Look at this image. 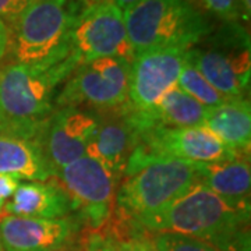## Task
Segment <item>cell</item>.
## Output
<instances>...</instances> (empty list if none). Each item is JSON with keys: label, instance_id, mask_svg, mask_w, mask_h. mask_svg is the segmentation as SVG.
Returning <instances> with one entry per match:
<instances>
[{"label": "cell", "instance_id": "6da1fadb", "mask_svg": "<svg viewBox=\"0 0 251 251\" xmlns=\"http://www.w3.org/2000/svg\"><path fill=\"white\" fill-rule=\"evenodd\" d=\"M251 208L236 206L196 183L158 214L135 222L150 233H179L219 251H250Z\"/></svg>", "mask_w": 251, "mask_h": 251}, {"label": "cell", "instance_id": "7a4b0ae2", "mask_svg": "<svg viewBox=\"0 0 251 251\" xmlns=\"http://www.w3.org/2000/svg\"><path fill=\"white\" fill-rule=\"evenodd\" d=\"M75 69L69 56L53 66L13 62L0 67V135L42 143L46 123L56 110V88Z\"/></svg>", "mask_w": 251, "mask_h": 251}, {"label": "cell", "instance_id": "3957f363", "mask_svg": "<svg viewBox=\"0 0 251 251\" xmlns=\"http://www.w3.org/2000/svg\"><path fill=\"white\" fill-rule=\"evenodd\" d=\"M122 179L116 204L135 224L158 214L198 183L197 165L133 151Z\"/></svg>", "mask_w": 251, "mask_h": 251}, {"label": "cell", "instance_id": "277c9868", "mask_svg": "<svg viewBox=\"0 0 251 251\" xmlns=\"http://www.w3.org/2000/svg\"><path fill=\"white\" fill-rule=\"evenodd\" d=\"M123 14L135 56L158 49L188 50L214 29L190 0H140Z\"/></svg>", "mask_w": 251, "mask_h": 251}, {"label": "cell", "instance_id": "5b68a950", "mask_svg": "<svg viewBox=\"0 0 251 251\" xmlns=\"http://www.w3.org/2000/svg\"><path fill=\"white\" fill-rule=\"evenodd\" d=\"M91 3L90 0H35L10 28L14 62L53 66L64 60L69 56L73 28Z\"/></svg>", "mask_w": 251, "mask_h": 251}, {"label": "cell", "instance_id": "8992f818", "mask_svg": "<svg viewBox=\"0 0 251 251\" xmlns=\"http://www.w3.org/2000/svg\"><path fill=\"white\" fill-rule=\"evenodd\" d=\"M188 60L226 98L249 94L251 77L250 35L242 23H224L188 49Z\"/></svg>", "mask_w": 251, "mask_h": 251}, {"label": "cell", "instance_id": "52a82bcc", "mask_svg": "<svg viewBox=\"0 0 251 251\" xmlns=\"http://www.w3.org/2000/svg\"><path fill=\"white\" fill-rule=\"evenodd\" d=\"M134 56L123 11L112 0L91 3L70 35L69 57L72 62L80 67L100 57H120L133 62Z\"/></svg>", "mask_w": 251, "mask_h": 251}, {"label": "cell", "instance_id": "ba28073f", "mask_svg": "<svg viewBox=\"0 0 251 251\" xmlns=\"http://www.w3.org/2000/svg\"><path fill=\"white\" fill-rule=\"evenodd\" d=\"M130 63L120 57H100L77 67L54 98L56 109L90 106L113 110L128 100Z\"/></svg>", "mask_w": 251, "mask_h": 251}, {"label": "cell", "instance_id": "9c48e42d", "mask_svg": "<svg viewBox=\"0 0 251 251\" xmlns=\"http://www.w3.org/2000/svg\"><path fill=\"white\" fill-rule=\"evenodd\" d=\"M57 183L87 225L99 229L109 219L120 179L88 155L54 173Z\"/></svg>", "mask_w": 251, "mask_h": 251}, {"label": "cell", "instance_id": "30bf717a", "mask_svg": "<svg viewBox=\"0 0 251 251\" xmlns=\"http://www.w3.org/2000/svg\"><path fill=\"white\" fill-rule=\"evenodd\" d=\"M135 152L190 163H214L247 158L227 148L206 127H153L140 133Z\"/></svg>", "mask_w": 251, "mask_h": 251}, {"label": "cell", "instance_id": "8fae6325", "mask_svg": "<svg viewBox=\"0 0 251 251\" xmlns=\"http://www.w3.org/2000/svg\"><path fill=\"white\" fill-rule=\"evenodd\" d=\"M187 50L158 49L135 56L130 63L127 108L145 112L153 108L168 91L177 85Z\"/></svg>", "mask_w": 251, "mask_h": 251}, {"label": "cell", "instance_id": "7c38bea8", "mask_svg": "<svg viewBox=\"0 0 251 251\" xmlns=\"http://www.w3.org/2000/svg\"><path fill=\"white\" fill-rule=\"evenodd\" d=\"M98 115L81 108H59L48 120L42 150L53 173L80 159L97 131Z\"/></svg>", "mask_w": 251, "mask_h": 251}, {"label": "cell", "instance_id": "4fadbf2b", "mask_svg": "<svg viewBox=\"0 0 251 251\" xmlns=\"http://www.w3.org/2000/svg\"><path fill=\"white\" fill-rule=\"evenodd\" d=\"M75 233L70 218L42 219L0 216V242L3 251H66Z\"/></svg>", "mask_w": 251, "mask_h": 251}, {"label": "cell", "instance_id": "5bb4252c", "mask_svg": "<svg viewBox=\"0 0 251 251\" xmlns=\"http://www.w3.org/2000/svg\"><path fill=\"white\" fill-rule=\"evenodd\" d=\"M126 105L113 109V113L98 115L97 131L85 152L119 179L123 177L126 165L140 141V131Z\"/></svg>", "mask_w": 251, "mask_h": 251}, {"label": "cell", "instance_id": "9a60e30c", "mask_svg": "<svg viewBox=\"0 0 251 251\" xmlns=\"http://www.w3.org/2000/svg\"><path fill=\"white\" fill-rule=\"evenodd\" d=\"M72 202L57 181H20L6 202L4 215L59 219L70 215Z\"/></svg>", "mask_w": 251, "mask_h": 251}, {"label": "cell", "instance_id": "2e32d148", "mask_svg": "<svg viewBox=\"0 0 251 251\" xmlns=\"http://www.w3.org/2000/svg\"><path fill=\"white\" fill-rule=\"evenodd\" d=\"M206 110L208 108L188 97L177 85L168 91L153 108L145 112H133L128 109L130 116L140 133L153 127L204 126Z\"/></svg>", "mask_w": 251, "mask_h": 251}, {"label": "cell", "instance_id": "e0dca14e", "mask_svg": "<svg viewBox=\"0 0 251 251\" xmlns=\"http://www.w3.org/2000/svg\"><path fill=\"white\" fill-rule=\"evenodd\" d=\"M204 127L216 138L239 153L247 156L251 145V105L249 98H229L206 110Z\"/></svg>", "mask_w": 251, "mask_h": 251}, {"label": "cell", "instance_id": "ac0fdd59", "mask_svg": "<svg viewBox=\"0 0 251 251\" xmlns=\"http://www.w3.org/2000/svg\"><path fill=\"white\" fill-rule=\"evenodd\" d=\"M198 183L227 202L251 208V169L249 158L197 165Z\"/></svg>", "mask_w": 251, "mask_h": 251}, {"label": "cell", "instance_id": "d6986e66", "mask_svg": "<svg viewBox=\"0 0 251 251\" xmlns=\"http://www.w3.org/2000/svg\"><path fill=\"white\" fill-rule=\"evenodd\" d=\"M0 175L24 181H46L54 177L42 145L13 135H0Z\"/></svg>", "mask_w": 251, "mask_h": 251}, {"label": "cell", "instance_id": "ffe728a7", "mask_svg": "<svg viewBox=\"0 0 251 251\" xmlns=\"http://www.w3.org/2000/svg\"><path fill=\"white\" fill-rule=\"evenodd\" d=\"M177 87L183 92H186L188 97L196 99L198 103L208 109L215 108L229 99L208 82L205 77L196 69V66L188 60V54L187 60L180 73Z\"/></svg>", "mask_w": 251, "mask_h": 251}, {"label": "cell", "instance_id": "44dd1931", "mask_svg": "<svg viewBox=\"0 0 251 251\" xmlns=\"http://www.w3.org/2000/svg\"><path fill=\"white\" fill-rule=\"evenodd\" d=\"M151 240L156 251H219L204 240L179 233H152Z\"/></svg>", "mask_w": 251, "mask_h": 251}, {"label": "cell", "instance_id": "7402d4cb", "mask_svg": "<svg viewBox=\"0 0 251 251\" xmlns=\"http://www.w3.org/2000/svg\"><path fill=\"white\" fill-rule=\"evenodd\" d=\"M198 4L208 13L222 20L224 23H236L240 20L239 0H197Z\"/></svg>", "mask_w": 251, "mask_h": 251}, {"label": "cell", "instance_id": "603a6c76", "mask_svg": "<svg viewBox=\"0 0 251 251\" xmlns=\"http://www.w3.org/2000/svg\"><path fill=\"white\" fill-rule=\"evenodd\" d=\"M35 0H0V20L9 29Z\"/></svg>", "mask_w": 251, "mask_h": 251}, {"label": "cell", "instance_id": "cb8c5ba5", "mask_svg": "<svg viewBox=\"0 0 251 251\" xmlns=\"http://www.w3.org/2000/svg\"><path fill=\"white\" fill-rule=\"evenodd\" d=\"M115 243L119 251H156L151 237L145 236H135L120 242L115 240Z\"/></svg>", "mask_w": 251, "mask_h": 251}, {"label": "cell", "instance_id": "d4e9b609", "mask_svg": "<svg viewBox=\"0 0 251 251\" xmlns=\"http://www.w3.org/2000/svg\"><path fill=\"white\" fill-rule=\"evenodd\" d=\"M82 251H115V240L100 233H92L87 239Z\"/></svg>", "mask_w": 251, "mask_h": 251}, {"label": "cell", "instance_id": "484cf974", "mask_svg": "<svg viewBox=\"0 0 251 251\" xmlns=\"http://www.w3.org/2000/svg\"><path fill=\"white\" fill-rule=\"evenodd\" d=\"M18 184H20V180L10 177V176L0 175V214H3L6 202L13 196V193L16 191Z\"/></svg>", "mask_w": 251, "mask_h": 251}, {"label": "cell", "instance_id": "4316f807", "mask_svg": "<svg viewBox=\"0 0 251 251\" xmlns=\"http://www.w3.org/2000/svg\"><path fill=\"white\" fill-rule=\"evenodd\" d=\"M10 29L9 27L0 20V62L3 60V57L6 56L10 46Z\"/></svg>", "mask_w": 251, "mask_h": 251}, {"label": "cell", "instance_id": "83f0119b", "mask_svg": "<svg viewBox=\"0 0 251 251\" xmlns=\"http://www.w3.org/2000/svg\"><path fill=\"white\" fill-rule=\"evenodd\" d=\"M240 7V20L243 23H250L251 17V0H239Z\"/></svg>", "mask_w": 251, "mask_h": 251}, {"label": "cell", "instance_id": "f1b7e54d", "mask_svg": "<svg viewBox=\"0 0 251 251\" xmlns=\"http://www.w3.org/2000/svg\"><path fill=\"white\" fill-rule=\"evenodd\" d=\"M112 1H113L122 11H125V10H127L128 7L134 6L135 3H138L140 0H112Z\"/></svg>", "mask_w": 251, "mask_h": 251}, {"label": "cell", "instance_id": "f546056e", "mask_svg": "<svg viewBox=\"0 0 251 251\" xmlns=\"http://www.w3.org/2000/svg\"><path fill=\"white\" fill-rule=\"evenodd\" d=\"M90 1H92V3H97V1H103V0H90Z\"/></svg>", "mask_w": 251, "mask_h": 251}, {"label": "cell", "instance_id": "4dcf8cb0", "mask_svg": "<svg viewBox=\"0 0 251 251\" xmlns=\"http://www.w3.org/2000/svg\"><path fill=\"white\" fill-rule=\"evenodd\" d=\"M113 240H115V239H113ZM115 251H119V250H117V247H116V243H115Z\"/></svg>", "mask_w": 251, "mask_h": 251}, {"label": "cell", "instance_id": "1f68e13d", "mask_svg": "<svg viewBox=\"0 0 251 251\" xmlns=\"http://www.w3.org/2000/svg\"><path fill=\"white\" fill-rule=\"evenodd\" d=\"M0 251H3L1 250V242H0Z\"/></svg>", "mask_w": 251, "mask_h": 251}]
</instances>
